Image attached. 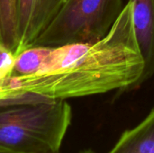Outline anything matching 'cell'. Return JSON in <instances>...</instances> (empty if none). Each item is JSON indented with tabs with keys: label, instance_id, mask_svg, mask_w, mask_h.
<instances>
[{
	"label": "cell",
	"instance_id": "obj_6",
	"mask_svg": "<svg viewBox=\"0 0 154 153\" xmlns=\"http://www.w3.org/2000/svg\"><path fill=\"white\" fill-rule=\"evenodd\" d=\"M20 48L17 0H0V50L16 55Z\"/></svg>",
	"mask_w": 154,
	"mask_h": 153
},
{
	"label": "cell",
	"instance_id": "obj_2",
	"mask_svg": "<svg viewBox=\"0 0 154 153\" xmlns=\"http://www.w3.org/2000/svg\"><path fill=\"white\" fill-rule=\"evenodd\" d=\"M71 121V106L62 99L0 107V149L60 153Z\"/></svg>",
	"mask_w": 154,
	"mask_h": 153
},
{
	"label": "cell",
	"instance_id": "obj_12",
	"mask_svg": "<svg viewBox=\"0 0 154 153\" xmlns=\"http://www.w3.org/2000/svg\"><path fill=\"white\" fill-rule=\"evenodd\" d=\"M0 153H14V152H12V151H5V150H1V149H0Z\"/></svg>",
	"mask_w": 154,
	"mask_h": 153
},
{
	"label": "cell",
	"instance_id": "obj_11",
	"mask_svg": "<svg viewBox=\"0 0 154 153\" xmlns=\"http://www.w3.org/2000/svg\"><path fill=\"white\" fill-rule=\"evenodd\" d=\"M79 153H95V151L91 149H87V150H83Z\"/></svg>",
	"mask_w": 154,
	"mask_h": 153
},
{
	"label": "cell",
	"instance_id": "obj_9",
	"mask_svg": "<svg viewBox=\"0 0 154 153\" xmlns=\"http://www.w3.org/2000/svg\"><path fill=\"white\" fill-rule=\"evenodd\" d=\"M65 0H39L34 15L31 34L37 37L49 24Z\"/></svg>",
	"mask_w": 154,
	"mask_h": 153
},
{
	"label": "cell",
	"instance_id": "obj_10",
	"mask_svg": "<svg viewBox=\"0 0 154 153\" xmlns=\"http://www.w3.org/2000/svg\"><path fill=\"white\" fill-rule=\"evenodd\" d=\"M15 55L8 50H0V81L12 76Z\"/></svg>",
	"mask_w": 154,
	"mask_h": 153
},
{
	"label": "cell",
	"instance_id": "obj_1",
	"mask_svg": "<svg viewBox=\"0 0 154 153\" xmlns=\"http://www.w3.org/2000/svg\"><path fill=\"white\" fill-rule=\"evenodd\" d=\"M144 60L138 45L129 0L108 33L94 42L51 47L43 69L0 81L5 106L83 97L137 88Z\"/></svg>",
	"mask_w": 154,
	"mask_h": 153
},
{
	"label": "cell",
	"instance_id": "obj_13",
	"mask_svg": "<svg viewBox=\"0 0 154 153\" xmlns=\"http://www.w3.org/2000/svg\"><path fill=\"white\" fill-rule=\"evenodd\" d=\"M3 106H5V104H4V102L1 100V98H0V107H3Z\"/></svg>",
	"mask_w": 154,
	"mask_h": 153
},
{
	"label": "cell",
	"instance_id": "obj_8",
	"mask_svg": "<svg viewBox=\"0 0 154 153\" xmlns=\"http://www.w3.org/2000/svg\"><path fill=\"white\" fill-rule=\"evenodd\" d=\"M38 1L39 0H17V13L20 33L19 52L29 46L30 33L36 13Z\"/></svg>",
	"mask_w": 154,
	"mask_h": 153
},
{
	"label": "cell",
	"instance_id": "obj_7",
	"mask_svg": "<svg viewBox=\"0 0 154 153\" xmlns=\"http://www.w3.org/2000/svg\"><path fill=\"white\" fill-rule=\"evenodd\" d=\"M51 47L30 46L15 55L13 77L30 76L40 72L46 62Z\"/></svg>",
	"mask_w": 154,
	"mask_h": 153
},
{
	"label": "cell",
	"instance_id": "obj_3",
	"mask_svg": "<svg viewBox=\"0 0 154 153\" xmlns=\"http://www.w3.org/2000/svg\"><path fill=\"white\" fill-rule=\"evenodd\" d=\"M124 6L123 0H65L31 46L97 41L108 33Z\"/></svg>",
	"mask_w": 154,
	"mask_h": 153
},
{
	"label": "cell",
	"instance_id": "obj_4",
	"mask_svg": "<svg viewBox=\"0 0 154 153\" xmlns=\"http://www.w3.org/2000/svg\"><path fill=\"white\" fill-rule=\"evenodd\" d=\"M133 20L139 48L144 60L139 87L154 76V0H131Z\"/></svg>",
	"mask_w": 154,
	"mask_h": 153
},
{
	"label": "cell",
	"instance_id": "obj_5",
	"mask_svg": "<svg viewBox=\"0 0 154 153\" xmlns=\"http://www.w3.org/2000/svg\"><path fill=\"white\" fill-rule=\"evenodd\" d=\"M107 153H154V106L141 123L125 131Z\"/></svg>",
	"mask_w": 154,
	"mask_h": 153
}]
</instances>
